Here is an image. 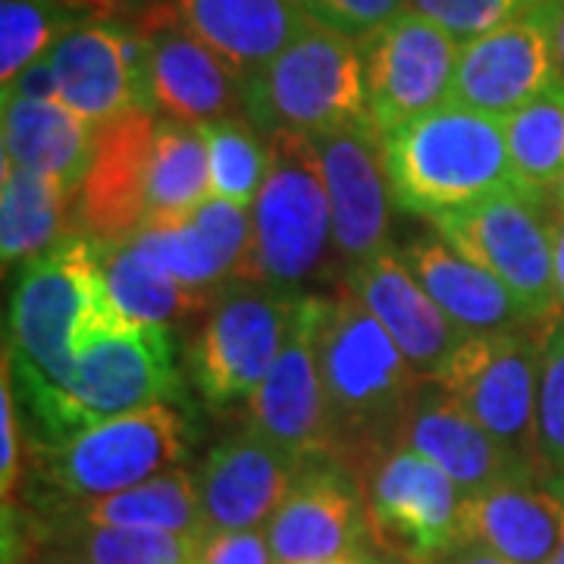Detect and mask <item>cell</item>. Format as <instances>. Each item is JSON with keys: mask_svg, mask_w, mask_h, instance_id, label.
I'll return each mask as SVG.
<instances>
[{"mask_svg": "<svg viewBox=\"0 0 564 564\" xmlns=\"http://www.w3.org/2000/svg\"><path fill=\"white\" fill-rule=\"evenodd\" d=\"M321 364L333 433L329 455L364 480L395 448L423 380L348 285L323 295Z\"/></svg>", "mask_w": 564, "mask_h": 564, "instance_id": "1", "label": "cell"}, {"mask_svg": "<svg viewBox=\"0 0 564 564\" xmlns=\"http://www.w3.org/2000/svg\"><path fill=\"white\" fill-rule=\"evenodd\" d=\"M113 326H132L117 311L101 276L98 242L69 236L22 263L7 314L3 367L17 392L57 389L73 373L79 348Z\"/></svg>", "mask_w": 564, "mask_h": 564, "instance_id": "2", "label": "cell"}, {"mask_svg": "<svg viewBox=\"0 0 564 564\" xmlns=\"http://www.w3.org/2000/svg\"><path fill=\"white\" fill-rule=\"evenodd\" d=\"M29 417V452L66 443L91 423L148 404L185 402L176 345L161 326H113L91 336L66 383L17 392Z\"/></svg>", "mask_w": 564, "mask_h": 564, "instance_id": "3", "label": "cell"}, {"mask_svg": "<svg viewBox=\"0 0 564 564\" xmlns=\"http://www.w3.org/2000/svg\"><path fill=\"white\" fill-rule=\"evenodd\" d=\"M395 204L426 220L524 185L514 173L505 120L443 104L383 135ZM530 188V185H527Z\"/></svg>", "mask_w": 564, "mask_h": 564, "instance_id": "4", "label": "cell"}, {"mask_svg": "<svg viewBox=\"0 0 564 564\" xmlns=\"http://www.w3.org/2000/svg\"><path fill=\"white\" fill-rule=\"evenodd\" d=\"M192 448V423L170 402L91 423L66 443L29 452L32 508L44 518L63 508L117 496L182 467Z\"/></svg>", "mask_w": 564, "mask_h": 564, "instance_id": "5", "label": "cell"}, {"mask_svg": "<svg viewBox=\"0 0 564 564\" xmlns=\"http://www.w3.org/2000/svg\"><path fill=\"white\" fill-rule=\"evenodd\" d=\"M245 113L263 135L299 132L321 139L377 129L358 41L307 25L276 61L245 82Z\"/></svg>", "mask_w": 564, "mask_h": 564, "instance_id": "6", "label": "cell"}, {"mask_svg": "<svg viewBox=\"0 0 564 564\" xmlns=\"http://www.w3.org/2000/svg\"><path fill=\"white\" fill-rule=\"evenodd\" d=\"M270 170L258 202L251 204L254 220V285L299 299L307 282L329 270L333 242V207L323 182V166L311 135L273 132Z\"/></svg>", "mask_w": 564, "mask_h": 564, "instance_id": "7", "label": "cell"}, {"mask_svg": "<svg viewBox=\"0 0 564 564\" xmlns=\"http://www.w3.org/2000/svg\"><path fill=\"white\" fill-rule=\"evenodd\" d=\"M430 223L467 261L502 280L536 321L564 314L555 295V207L549 192L514 185Z\"/></svg>", "mask_w": 564, "mask_h": 564, "instance_id": "8", "label": "cell"}, {"mask_svg": "<svg viewBox=\"0 0 564 564\" xmlns=\"http://www.w3.org/2000/svg\"><path fill=\"white\" fill-rule=\"evenodd\" d=\"M543 329L545 323H536L524 329L464 336L433 380L518 462L536 470H543L536 448Z\"/></svg>", "mask_w": 564, "mask_h": 564, "instance_id": "9", "label": "cell"}, {"mask_svg": "<svg viewBox=\"0 0 564 564\" xmlns=\"http://www.w3.org/2000/svg\"><path fill=\"white\" fill-rule=\"evenodd\" d=\"M295 299L239 282L220 292L198 323L185 364L210 411L248 408L289 336Z\"/></svg>", "mask_w": 564, "mask_h": 564, "instance_id": "10", "label": "cell"}, {"mask_svg": "<svg viewBox=\"0 0 564 564\" xmlns=\"http://www.w3.org/2000/svg\"><path fill=\"white\" fill-rule=\"evenodd\" d=\"M373 543L402 564H443L464 540V492L440 464L389 448L361 480Z\"/></svg>", "mask_w": 564, "mask_h": 564, "instance_id": "11", "label": "cell"}, {"mask_svg": "<svg viewBox=\"0 0 564 564\" xmlns=\"http://www.w3.org/2000/svg\"><path fill=\"white\" fill-rule=\"evenodd\" d=\"M370 113L380 135L443 107L462 57V41L404 7L358 41Z\"/></svg>", "mask_w": 564, "mask_h": 564, "instance_id": "12", "label": "cell"}, {"mask_svg": "<svg viewBox=\"0 0 564 564\" xmlns=\"http://www.w3.org/2000/svg\"><path fill=\"white\" fill-rule=\"evenodd\" d=\"M57 101L91 126L151 107V35L126 22H79L51 54Z\"/></svg>", "mask_w": 564, "mask_h": 564, "instance_id": "13", "label": "cell"}, {"mask_svg": "<svg viewBox=\"0 0 564 564\" xmlns=\"http://www.w3.org/2000/svg\"><path fill=\"white\" fill-rule=\"evenodd\" d=\"M321 321L323 295H299L280 358L248 402V426L304 458L333 452L323 389Z\"/></svg>", "mask_w": 564, "mask_h": 564, "instance_id": "14", "label": "cell"}, {"mask_svg": "<svg viewBox=\"0 0 564 564\" xmlns=\"http://www.w3.org/2000/svg\"><path fill=\"white\" fill-rule=\"evenodd\" d=\"M276 564L326 562L377 549L361 480L333 455H314L267 524Z\"/></svg>", "mask_w": 564, "mask_h": 564, "instance_id": "15", "label": "cell"}, {"mask_svg": "<svg viewBox=\"0 0 564 564\" xmlns=\"http://www.w3.org/2000/svg\"><path fill=\"white\" fill-rule=\"evenodd\" d=\"M552 3L555 0L480 39L464 41L448 101L505 120L558 85L562 79L552 51Z\"/></svg>", "mask_w": 564, "mask_h": 564, "instance_id": "16", "label": "cell"}, {"mask_svg": "<svg viewBox=\"0 0 564 564\" xmlns=\"http://www.w3.org/2000/svg\"><path fill=\"white\" fill-rule=\"evenodd\" d=\"M135 25L141 32L176 25L248 82L314 22L304 17L299 0H161Z\"/></svg>", "mask_w": 564, "mask_h": 564, "instance_id": "17", "label": "cell"}, {"mask_svg": "<svg viewBox=\"0 0 564 564\" xmlns=\"http://www.w3.org/2000/svg\"><path fill=\"white\" fill-rule=\"evenodd\" d=\"M158 117L132 110L98 126V148L76 195V229L91 242H129L148 223Z\"/></svg>", "mask_w": 564, "mask_h": 564, "instance_id": "18", "label": "cell"}, {"mask_svg": "<svg viewBox=\"0 0 564 564\" xmlns=\"http://www.w3.org/2000/svg\"><path fill=\"white\" fill-rule=\"evenodd\" d=\"M307 458L245 426L210 448L195 470L210 530H258L270 524Z\"/></svg>", "mask_w": 564, "mask_h": 564, "instance_id": "19", "label": "cell"}, {"mask_svg": "<svg viewBox=\"0 0 564 564\" xmlns=\"http://www.w3.org/2000/svg\"><path fill=\"white\" fill-rule=\"evenodd\" d=\"M314 148L333 207L336 258L348 270L386 251L395 195L386 170L383 135L377 129H348L314 139Z\"/></svg>", "mask_w": 564, "mask_h": 564, "instance_id": "20", "label": "cell"}, {"mask_svg": "<svg viewBox=\"0 0 564 564\" xmlns=\"http://www.w3.org/2000/svg\"><path fill=\"white\" fill-rule=\"evenodd\" d=\"M345 285L377 317V323L389 333V339L399 345V351L423 383H433L440 377L452 351L467 336L448 321L443 307L430 299V292L411 273L402 254L389 248L348 267Z\"/></svg>", "mask_w": 564, "mask_h": 564, "instance_id": "21", "label": "cell"}, {"mask_svg": "<svg viewBox=\"0 0 564 564\" xmlns=\"http://www.w3.org/2000/svg\"><path fill=\"white\" fill-rule=\"evenodd\" d=\"M464 540L508 564H549L564 543V480L527 474L464 496Z\"/></svg>", "mask_w": 564, "mask_h": 564, "instance_id": "22", "label": "cell"}, {"mask_svg": "<svg viewBox=\"0 0 564 564\" xmlns=\"http://www.w3.org/2000/svg\"><path fill=\"white\" fill-rule=\"evenodd\" d=\"M395 445L440 464L464 496L484 492L489 486L511 480V477L543 474L536 467L518 462L436 383H423L417 389L414 402L404 414Z\"/></svg>", "mask_w": 564, "mask_h": 564, "instance_id": "23", "label": "cell"}, {"mask_svg": "<svg viewBox=\"0 0 564 564\" xmlns=\"http://www.w3.org/2000/svg\"><path fill=\"white\" fill-rule=\"evenodd\" d=\"M151 35V107L161 120L182 126L242 117L245 82L226 63L176 25Z\"/></svg>", "mask_w": 564, "mask_h": 564, "instance_id": "24", "label": "cell"}, {"mask_svg": "<svg viewBox=\"0 0 564 564\" xmlns=\"http://www.w3.org/2000/svg\"><path fill=\"white\" fill-rule=\"evenodd\" d=\"M399 254L430 292V299L440 304L448 314V321L467 336L524 329V326L540 323L514 299V292L502 280H496L484 267L467 261L436 229L411 239Z\"/></svg>", "mask_w": 564, "mask_h": 564, "instance_id": "25", "label": "cell"}, {"mask_svg": "<svg viewBox=\"0 0 564 564\" xmlns=\"http://www.w3.org/2000/svg\"><path fill=\"white\" fill-rule=\"evenodd\" d=\"M98 148V126L63 101L3 98V163L44 173L79 192Z\"/></svg>", "mask_w": 564, "mask_h": 564, "instance_id": "26", "label": "cell"}, {"mask_svg": "<svg viewBox=\"0 0 564 564\" xmlns=\"http://www.w3.org/2000/svg\"><path fill=\"white\" fill-rule=\"evenodd\" d=\"M76 188L3 163L0 176V254L3 267L29 263L76 236Z\"/></svg>", "mask_w": 564, "mask_h": 564, "instance_id": "27", "label": "cell"}, {"mask_svg": "<svg viewBox=\"0 0 564 564\" xmlns=\"http://www.w3.org/2000/svg\"><path fill=\"white\" fill-rule=\"evenodd\" d=\"M32 536L76 564H198L204 536L139 527H95L73 518H29Z\"/></svg>", "mask_w": 564, "mask_h": 564, "instance_id": "28", "label": "cell"}, {"mask_svg": "<svg viewBox=\"0 0 564 564\" xmlns=\"http://www.w3.org/2000/svg\"><path fill=\"white\" fill-rule=\"evenodd\" d=\"M39 518V514H35ZM51 518H73L95 527H139V530H166V533H195L204 536L210 527L204 521L202 492L195 470L173 467L161 477L132 486L117 496L63 508Z\"/></svg>", "mask_w": 564, "mask_h": 564, "instance_id": "29", "label": "cell"}, {"mask_svg": "<svg viewBox=\"0 0 564 564\" xmlns=\"http://www.w3.org/2000/svg\"><path fill=\"white\" fill-rule=\"evenodd\" d=\"M98 261L110 299L132 326L173 329L195 317H204L207 307L214 304L210 299H202L180 285L132 242H98Z\"/></svg>", "mask_w": 564, "mask_h": 564, "instance_id": "30", "label": "cell"}, {"mask_svg": "<svg viewBox=\"0 0 564 564\" xmlns=\"http://www.w3.org/2000/svg\"><path fill=\"white\" fill-rule=\"evenodd\" d=\"M207 198H214V192L202 129L158 120L148 185V220L182 217Z\"/></svg>", "mask_w": 564, "mask_h": 564, "instance_id": "31", "label": "cell"}, {"mask_svg": "<svg viewBox=\"0 0 564 564\" xmlns=\"http://www.w3.org/2000/svg\"><path fill=\"white\" fill-rule=\"evenodd\" d=\"M129 242L144 251L158 267H163L180 285L202 299L214 302L220 292L236 285L223 263L220 251L207 239L202 226L192 220V214L148 220Z\"/></svg>", "mask_w": 564, "mask_h": 564, "instance_id": "32", "label": "cell"}, {"mask_svg": "<svg viewBox=\"0 0 564 564\" xmlns=\"http://www.w3.org/2000/svg\"><path fill=\"white\" fill-rule=\"evenodd\" d=\"M505 139L518 180L549 192L564 176V82L505 117Z\"/></svg>", "mask_w": 564, "mask_h": 564, "instance_id": "33", "label": "cell"}, {"mask_svg": "<svg viewBox=\"0 0 564 564\" xmlns=\"http://www.w3.org/2000/svg\"><path fill=\"white\" fill-rule=\"evenodd\" d=\"M202 139L214 198L251 207L270 170V141H263V132L248 120V113L207 122L202 126Z\"/></svg>", "mask_w": 564, "mask_h": 564, "instance_id": "34", "label": "cell"}, {"mask_svg": "<svg viewBox=\"0 0 564 564\" xmlns=\"http://www.w3.org/2000/svg\"><path fill=\"white\" fill-rule=\"evenodd\" d=\"M63 0H3L0 3V82L20 76L25 66L51 54L73 29Z\"/></svg>", "mask_w": 564, "mask_h": 564, "instance_id": "35", "label": "cell"}, {"mask_svg": "<svg viewBox=\"0 0 564 564\" xmlns=\"http://www.w3.org/2000/svg\"><path fill=\"white\" fill-rule=\"evenodd\" d=\"M536 448L545 474L564 480V314L545 321L543 329Z\"/></svg>", "mask_w": 564, "mask_h": 564, "instance_id": "36", "label": "cell"}, {"mask_svg": "<svg viewBox=\"0 0 564 564\" xmlns=\"http://www.w3.org/2000/svg\"><path fill=\"white\" fill-rule=\"evenodd\" d=\"M543 3L549 0H408L404 7L417 10L421 17L436 22L464 44L499 29L505 22L521 20Z\"/></svg>", "mask_w": 564, "mask_h": 564, "instance_id": "37", "label": "cell"}, {"mask_svg": "<svg viewBox=\"0 0 564 564\" xmlns=\"http://www.w3.org/2000/svg\"><path fill=\"white\" fill-rule=\"evenodd\" d=\"M304 17L326 32H336L351 41H361L373 29H380L408 0H299Z\"/></svg>", "mask_w": 564, "mask_h": 564, "instance_id": "38", "label": "cell"}, {"mask_svg": "<svg viewBox=\"0 0 564 564\" xmlns=\"http://www.w3.org/2000/svg\"><path fill=\"white\" fill-rule=\"evenodd\" d=\"M25 455H29V448L22 445L20 402H17L13 380L3 367V377H0V492H3V508L17 505Z\"/></svg>", "mask_w": 564, "mask_h": 564, "instance_id": "39", "label": "cell"}, {"mask_svg": "<svg viewBox=\"0 0 564 564\" xmlns=\"http://www.w3.org/2000/svg\"><path fill=\"white\" fill-rule=\"evenodd\" d=\"M198 564H276L267 530H210Z\"/></svg>", "mask_w": 564, "mask_h": 564, "instance_id": "40", "label": "cell"}, {"mask_svg": "<svg viewBox=\"0 0 564 564\" xmlns=\"http://www.w3.org/2000/svg\"><path fill=\"white\" fill-rule=\"evenodd\" d=\"M3 98H29V101H57V82L51 61L41 57L32 66H25L17 79L3 85Z\"/></svg>", "mask_w": 564, "mask_h": 564, "instance_id": "41", "label": "cell"}, {"mask_svg": "<svg viewBox=\"0 0 564 564\" xmlns=\"http://www.w3.org/2000/svg\"><path fill=\"white\" fill-rule=\"evenodd\" d=\"M63 3L76 13H88L91 20L110 22L113 17H120L132 0H63Z\"/></svg>", "mask_w": 564, "mask_h": 564, "instance_id": "42", "label": "cell"}, {"mask_svg": "<svg viewBox=\"0 0 564 564\" xmlns=\"http://www.w3.org/2000/svg\"><path fill=\"white\" fill-rule=\"evenodd\" d=\"M443 564H508V562H505V558H499L496 552H489L486 545L467 543V545H462L455 555H448Z\"/></svg>", "mask_w": 564, "mask_h": 564, "instance_id": "43", "label": "cell"}, {"mask_svg": "<svg viewBox=\"0 0 564 564\" xmlns=\"http://www.w3.org/2000/svg\"><path fill=\"white\" fill-rule=\"evenodd\" d=\"M552 242H555V295H558V304L564 311V214H555Z\"/></svg>", "mask_w": 564, "mask_h": 564, "instance_id": "44", "label": "cell"}, {"mask_svg": "<svg viewBox=\"0 0 564 564\" xmlns=\"http://www.w3.org/2000/svg\"><path fill=\"white\" fill-rule=\"evenodd\" d=\"M552 51H555V69L564 82V0L552 3Z\"/></svg>", "mask_w": 564, "mask_h": 564, "instance_id": "45", "label": "cell"}, {"mask_svg": "<svg viewBox=\"0 0 564 564\" xmlns=\"http://www.w3.org/2000/svg\"><path fill=\"white\" fill-rule=\"evenodd\" d=\"M302 564H389V555L380 549H364V552H351V555H339V558H326V562H302Z\"/></svg>", "mask_w": 564, "mask_h": 564, "instance_id": "46", "label": "cell"}, {"mask_svg": "<svg viewBox=\"0 0 564 564\" xmlns=\"http://www.w3.org/2000/svg\"><path fill=\"white\" fill-rule=\"evenodd\" d=\"M25 524H29V518H25ZM29 543H32V564H76V562H69V558H63L61 552H54V549L41 545L39 540L32 536V527H29Z\"/></svg>", "mask_w": 564, "mask_h": 564, "instance_id": "47", "label": "cell"}, {"mask_svg": "<svg viewBox=\"0 0 564 564\" xmlns=\"http://www.w3.org/2000/svg\"><path fill=\"white\" fill-rule=\"evenodd\" d=\"M549 202L555 207V214H564V176L549 188Z\"/></svg>", "mask_w": 564, "mask_h": 564, "instance_id": "48", "label": "cell"}, {"mask_svg": "<svg viewBox=\"0 0 564 564\" xmlns=\"http://www.w3.org/2000/svg\"><path fill=\"white\" fill-rule=\"evenodd\" d=\"M549 564H564V543H562V549H558V555H555V558H552Z\"/></svg>", "mask_w": 564, "mask_h": 564, "instance_id": "49", "label": "cell"}]
</instances>
